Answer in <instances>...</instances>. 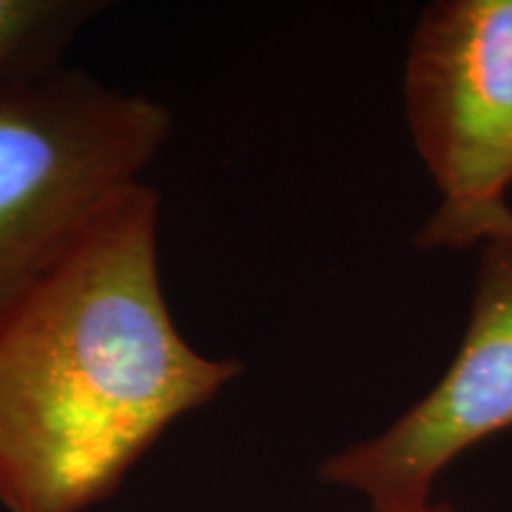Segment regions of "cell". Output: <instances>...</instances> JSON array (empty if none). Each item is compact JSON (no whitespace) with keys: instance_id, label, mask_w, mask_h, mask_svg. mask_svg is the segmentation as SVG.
<instances>
[{"instance_id":"cell-1","label":"cell","mask_w":512,"mask_h":512,"mask_svg":"<svg viewBox=\"0 0 512 512\" xmlns=\"http://www.w3.org/2000/svg\"><path fill=\"white\" fill-rule=\"evenodd\" d=\"M159 197L121 192L0 311V503L81 512L183 413L242 373L178 332L157 261Z\"/></svg>"},{"instance_id":"cell-2","label":"cell","mask_w":512,"mask_h":512,"mask_svg":"<svg viewBox=\"0 0 512 512\" xmlns=\"http://www.w3.org/2000/svg\"><path fill=\"white\" fill-rule=\"evenodd\" d=\"M171 126L164 105L83 69L0 79V311L140 183Z\"/></svg>"},{"instance_id":"cell-3","label":"cell","mask_w":512,"mask_h":512,"mask_svg":"<svg viewBox=\"0 0 512 512\" xmlns=\"http://www.w3.org/2000/svg\"><path fill=\"white\" fill-rule=\"evenodd\" d=\"M415 147L441 207L505 204L512 185V0H448L422 12L406 62Z\"/></svg>"},{"instance_id":"cell-4","label":"cell","mask_w":512,"mask_h":512,"mask_svg":"<svg viewBox=\"0 0 512 512\" xmlns=\"http://www.w3.org/2000/svg\"><path fill=\"white\" fill-rule=\"evenodd\" d=\"M510 427L512 240H489L479 259L470 325L437 387L380 437L325 460L320 477L363 491L373 512L418 510L453 458Z\"/></svg>"},{"instance_id":"cell-5","label":"cell","mask_w":512,"mask_h":512,"mask_svg":"<svg viewBox=\"0 0 512 512\" xmlns=\"http://www.w3.org/2000/svg\"><path fill=\"white\" fill-rule=\"evenodd\" d=\"M105 3L0 0V79L64 67V50Z\"/></svg>"},{"instance_id":"cell-6","label":"cell","mask_w":512,"mask_h":512,"mask_svg":"<svg viewBox=\"0 0 512 512\" xmlns=\"http://www.w3.org/2000/svg\"><path fill=\"white\" fill-rule=\"evenodd\" d=\"M477 240H512V209L498 204L475 211L437 209L418 235L420 247H467Z\"/></svg>"},{"instance_id":"cell-7","label":"cell","mask_w":512,"mask_h":512,"mask_svg":"<svg viewBox=\"0 0 512 512\" xmlns=\"http://www.w3.org/2000/svg\"><path fill=\"white\" fill-rule=\"evenodd\" d=\"M408 512H453L451 508H448V505H422V508H418V510H408Z\"/></svg>"}]
</instances>
